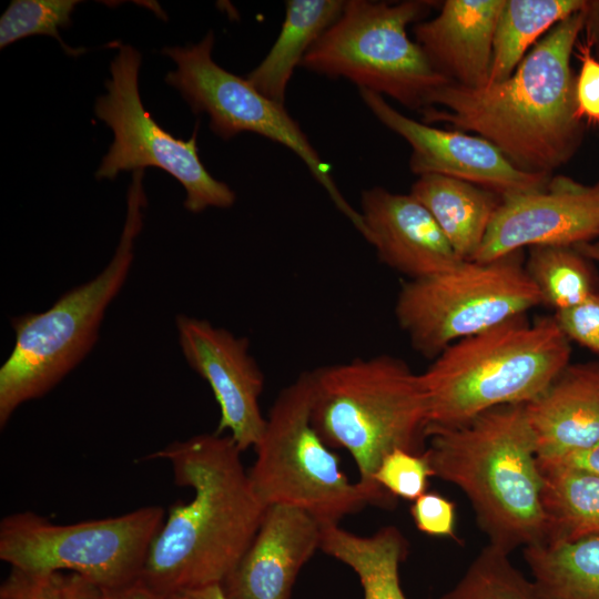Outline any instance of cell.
<instances>
[{
	"instance_id": "cell-18",
	"label": "cell",
	"mask_w": 599,
	"mask_h": 599,
	"mask_svg": "<svg viewBox=\"0 0 599 599\" xmlns=\"http://www.w3.org/2000/svg\"><path fill=\"white\" fill-rule=\"evenodd\" d=\"M506 0H446L432 20L414 28L416 43L449 82L488 84L496 23Z\"/></svg>"
},
{
	"instance_id": "cell-17",
	"label": "cell",
	"mask_w": 599,
	"mask_h": 599,
	"mask_svg": "<svg viewBox=\"0 0 599 599\" xmlns=\"http://www.w3.org/2000/svg\"><path fill=\"white\" fill-rule=\"evenodd\" d=\"M322 526L290 506H267L241 560L224 580L232 599H291L304 565L321 549Z\"/></svg>"
},
{
	"instance_id": "cell-30",
	"label": "cell",
	"mask_w": 599,
	"mask_h": 599,
	"mask_svg": "<svg viewBox=\"0 0 599 599\" xmlns=\"http://www.w3.org/2000/svg\"><path fill=\"white\" fill-rule=\"evenodd\" d=\"M575 49L580 62L575 87L577 115L585 124L599 126V59L583 38Z\"/></svg>"
},
{
	"instance_id": "cell-21",
	"label": "cell",
	"mask_w": 599,
	"mask_h": 599,
	"mask_svg": "<svg viewBox=\"0 0 599 599\" xmlns=\"http://www.w3.org/2000/svg\"><path fill=\"white\" fill-rule=\"evenodd\" d=\"M346 1L288 0L280 34L246 79L262 94L283 104L294 69L319 37L339 18Z\"/></svg>"
},
{
	"instance_id": "cell-31",
	"label": "cell",
	"mask_w": 599,
	"mask_h": 599,
	"mask_svg": "<svg viewBox=\"0 0 599 599\" xmlns=\"http://www.w3.org/2000/svg\"><path fill=\"white\" fill-rule=\"evenodd\" d=\"M0 599H63V572L11 568L0 586Z\"/></svg>"
},
{
	"instance_id": "cell-1",
	"label": "cell",
	"mask_w": 599,
	"mask_h": 599,
	"mask_svg": "<svg viewBox=\"0 0 599 599\" xmlns=\"http://www.w3.org/2000/svg\"><path fill=\"white\" fill-rule=\"evenodd\" d=\"M230 435L173 441L148 459H164L176 485L192 488L173 504L154 537L140 580L160 597L223 583L251 545L266 506L255 494Z\"/></svg>"
},
{
	"instance_id": "cell-23",
	"label": "cell",
	"mask_w": 599,
	"mask_h": 599,
	"mask_svg": "<svg viewBox=\"0 0 599 599\" xmlns=\"http://www.w3.org/2000/svg\"><path fill=\"white\" fill-rule=\"evenodd\" d=\"M524 549L538 599H599V535Z\"/></svg>"
},
{
	"instance_id": "cell-25",
	"label": "cell",
	"mask_w": 599,
	"mask_h": 599,
	"mask_svg": "<svg viewBox=\"0 0 599 599\" xmlns=\"http://www.w3.org/2000/svg\"><path fill=\"white\" fill-rule=\"evenodd\" d=\"M586 0H506L493 41L488 84L509 78L527 49L547 30L580 11Z\"/></svg>"
},
{
	"instance_id": "cell-8",
	"label": "cell",
	"mask_w": 599,
	"mask_h": 599,
	"mask_svg": "<svg viewBox=\"0 0 599 599\" xmlns=\"http://www.w3.org/2000/svg\"><path fill=\"white\" fill-rule=\"evenodd\" d=\"M311 402V375L305 370L271 406L248 476L264 506H290L321 526L339 525L344 517L372 506L370 499L348 479L339 456L314 428Z\"/></svg>"
},
{
	"instance_id": "cell-26",
	"label": "cell",
	"mask_w": 599,
	"mask_h": 599,
	"mask_svg": "<svg viewBox=\"0 0 599 599\" xmlns=\"http://www.w3.org/2000/svg\"><path fill=\"white\" fill-rule=\"evenodd\" d=\"M589 262L572 246H535L529 248L525 268L542 304L559 312L598 292Z\"/></svg>"
},
{
	"instance_id": "cell-7",
	"label": "cell",
	"mask_w": 599,
	"mask_h": 599,
	"mask_svg": "<svg viewBox=\"0 0 599 599\" xmlns=\"http://www.w3.org/2000/svg\"><path fill=\"white\" fill-rule=\"evenodd\" d=\"M432 6V1L418 0L346 1L339 18L311 47L301 65L326 77L346 78L359 89L422 112L433 93L449 83L407 35V26Z\"/></svg>"
},
{
	"instance_id": "cell-36",
	"label": "cell",
	"mask_w": 599,
	"mask_h": 599,
	"mask_svg": "<svg viewBox=\"0 0 599 599\" xmlns=\"http://www.w3.org/2000/svg\"><path fill=\"white\" fill-rule=\"evenodd\" d=\"M581 11L583 17L581 35L599 59V0H586Z\"/></svg>"
},
{
	"instance_id": "cell-15",
	"label": "cell",
	"mask_w": 599,
	"mask_h": 599,
	"mask_svg": "<svg viewBox=\"0 0 599 599\" xmlns=\"http://www.w3.org/2000/svg\"><path fill=\"white\" fill-rule=\"evenodd\" d=\"M175 325L186 363L206 380L220 408L215 433L227 430L241 451L254 448L266 423L260 408L265 378L247 338L183 314Z\"/></svg>"
},
{
	"instance_id": "cell-19",
	"label": "cell",
	"mask_w": 599,
	"mask_h": 599,
	"mask_svg": "<svg viewBox=\"0 0 599 599\" xmlns=\"http://www.w3.org/2000/svg\"><path fill=\"white\" fill-rule=\"evenodd\" d=\"M538 461L557 460L599 443V363L568 365L525 404Z\"/></svg>"
},
{
	"instance_id": "cell-22",
	"label": "cell",
	"mask_w": 599,
	"mask_h": 599,
	"mask_svg": "<svg viewBox=\"0 0 599 599\" xmlns=\"http://www.w3.org/2000/svg\"><path fill=\"white\" fill-rule=\"evenodd\" d=\"M321 549L348 566L358 577L364 599H407L399 580V566L408 542L395 526L370 536H358L339 525L322 526Z\"/></svg>"
},
{
	"instance_id": "cell-38",
	"label": "cell",
	"mask_w": 599,
	"mask_h": 599,
	"mask_svg": "<svg viewBox=\"0 0 599 599\" xmlns=\"http://www.w3.org/2000/svg\"><path fill=\"white\" fill-rule=\"evenodd\" d=\"M103 591L105 599H161L140 579L130 585L114 589H103Z\"/></svg>"
},
{
	"instance_id": "cell-14",
	"label": "cell",
	"mask_w": 599,
	"mask_h": 599,
	"mask_svg": "<svg viewBox=\"0 0 599 599\" xmlns=\"http://www.w3.org/2000/svg\"><path fill=\"white\" fill-rule=\"evenodd\" d=\"M359 94L373 114L412 148L409 167L417 175L455 177L500 197L545 189L550 174L530 173L516 167L489 141L459 130H441L413 120L367 89Z\"/></svg>"
},
{
	"instance_id": "cell-27",
	"label": "cell",
	"mask_w": 599,
	"mask_h": 599,
	"mask_svg": "<svg viewBox=\"0 0 599 599\" xmlns=\"http://www.w3.org/2000/svg\"><path fill=\"white\" fill-rule=\"evenodd\" d=\"M439 599H538L532 581L511 564L509 554L488 544L460 580Z\"/></svg>"
},
{
	"instance_id": "cell-6",
	"label": "cell",
	"mask_w": 599,
	"mask_h": 599,
	"mask_svg": "<svg viewBox=\"0 0 599 599\" xmlns=\"http://www.w3.org/2000/svg\"><path fill=\"white\" fill-rule=\"evenodd\" d=\"M144 170L134 171L128 190L126 219L109 264L94 278L63 294L41 313L11 319L14 346L0 367V426L17 408L58 385L90 353L105 311L120 292L133 261L134 240L143 224Z\"/></svg>"
},
{
	"instance_id": "cell-4",
	"label": "cell",
	"mask_w": 599,
	"mask_h": 599,
	"mask_svg": "<svg viewBox=\"0 0 599 599\" xmlns=\"http://www.w3.org/2000/svg\"><path fill=\"white\" fill-rule=\"evenodd\" d=\"M309 375L314 428L327 446L351 454L357 484L372 506L395 507L397 499L374 481V474L395 449L426 450L429 413L420 374L382 354L318 367Z\"/></svg>"
},
{
	"instance_id": "cell-10",
	"label": "cell",
	"mask_w": 599,
	"mask_h": 599,
	"mask_svg": "<svg viewBox=\"0 0 599 599\" xmlns=\"http://www.w3.org/2000/svg\"><path fill=\"white\" fill-rule=\"evenodd\" d=\"M161 506L75 524H53L33 512L0 522V559L30 571L72 572L102 589L141 578L150 546L165 519Z\"/></svg>"
},
{
	"instance_id": "cell-13",
	"label": "cell",
	"mask_w": 599,
	"mask_h": 599,
	"mask_svg": "<svg viewBox=\"0 0 599 599\" xmlns=\"http://www.w3.org/2000/svg\"><path fill=\"white\" fill-rule=\"evenodd\" d=\"M598 236L599 183L559 175L542 190L501 197L470 261H495L522 247H573Z\"/></svg>"
},
{
	"instance_id": "cell-11",
	"label": "cell",
	"mask_w": 599,
	"mask_h": 599,
	"mask_svg": "<svg viewBox=\"0 0 599 599\" xmlns=\"http://www.w3.org/2000/svg\"><path fill=\"white\" fill-rule=\"evenodd\" d=\"M118 54L111 61L106 93L97 99L94 113L113 132V142L95 172L98 180H114L120 172L153 166L180 182L186 191L184 206L192 213L207 207H231L236 195L214 179L200 160L196 134L184 141L161 128L144 109L139 92L141 53L115 42Z\"/></svg>"
},
{
	"instance_id": "cell-20",
	"label": "cell",
	"mask_w": 599,
	"mask_h": 599,
	"mask_svg": "<svg viewBox=\"0 0 599 599\" xmlns=\"http://www.w3.org/2000/svg\"><path fill=\"white\" fill-rule=\"evenodd\" d=\"M432 214L456 254L470 261L500 202L473 183L439 174L420 175L409 192Z\"/></svg>"
},
{
	"instance_id": "cell-24",
	"label": "cell",
	"mask_w": 599,
	"mask_h": 599,
	"mask_svg": "<svg viewBox=\"0 0 599 599\" xmlns=\"http://www.w3.org/2000/svg\"><path fill=\"white\" fill-rule=\"evenodd\" d=\"M539 468L547 520L544 542L599 535V476L564 466L539 465Z\"/></svg>"
},
{
	"instance_id": "cell-3",
	"label": "cell",
	"mask_w": 599,
	"mask_h": 599,
	"mask_svg": "<svg viewBox=\"0 0 599 599\" xmlns=\"http://www.w3.org/2000/svg\"><path fill=\"white\" fill-rule=\"evenodd\" d=\"M434 477L468 498L489 544L510 554L546 540L544 477L525 405L489 409L456 427L429 426Z\"/></svg>"
},
{
	"instance_id": "cell-5",
	"label": "cell",
	"mask_w": 599,
	"mask_h": 599,
	"mask_svg": "<svg viewBox=\"0 0 599 599\" xmlns=\"http://www.w3.org/2000/svg\"><path fill=\"white\" fill-rule=\"evenodd\" d=\"M554 316L510 318L444 349L420 374L429 426L456 427L504 405H525L569 365Z\"/></svg>"
},
{
	"instance_id": "cell-28",
	"label": "cell",
	"mask_w": 599,
	"mask_h": 599,
	"mask_svg": "<svg viewBox=\"0 0 599 599\" xmlns=\"http://www.w3.org/2000/svg\"><path fill=\"white\" fill-rule=\"evenodd\" d=\"M80 1L77 0H13L0 18V48L30 37L49 35L58 40L62 49L73 57L83 49L65 44L59 30L71 24V14Z\"/></svg>"
},
{
	"instance_id": "cell-12",
	"label": "cell",
	"mask_w": 599,
	"mask_h": 599,
	"mask_svg": "<svg viewBox=\"0 0 599 599\" xmlns=\"http://www.w3.org/2000/svg\"><path fill=\"white\" fill-rule=\"evenodd\" d=\"M214 33L196 44L164 48L162 53L176 63L165 82L179 90L195 114L210 118L211 130L230 140L241 132H252L293 151L327 191L337 209L362 234L363 219L335 185L331 167L322 161L298 123L284 105L258 92L246 78L233 74L212 59Z\"/></svg>"
},
{
	"instance_id": "cell-29",
	"label": "cell",
	"mask_w": 599,
	"mask_h": 599,
	"mask_svg": "<svg viewBox=\"0 0 599 599\" xmlns=\"http://www.w3.org/2000/svg\"><path fill=\"white\" fill-rule=\"evenodd\" d=\"M434 476L425 455L403 449L387 454L374 474V481L394 498L415 500L427 491Z\"/></svg>"
},
{
	"instance_id": "cell-32",
	"label": "cell",
	"mask_w": 599,
	"mask_h": 599,
	"mask_svg": "<svg viewBox=\"0 0 599 599\" xmlns=\"http://www.w3.org/2000/svg\"><path fill=\"white\" fill-rule=\"evenodd\" d=\"M554 318L569 341L599 353V292L575 306L555 312Z\"/></svg>"
},
{
	"instance_id": "cell-33",
	"label": "cell",
	"mask_w": 599,
	"mask_h": 599,
	"mask_svg": "<svg viewBox=\"0 0 599 599\" xmlns=\"http://www.w3.org/2000/svg\"><path fill=\"white\" fill-rule=\"evenodd\" d=\"M410 516L416 528L428 536H455L456 505L436 491H426L414 500Z\"/></svg>"
},
{
	"instance_id": "cell-35",
	"label": "cell",
	"mask_w": 599,
	"mask_h": 599,
	"mask_svg": "<svg viewBox=\"0 0 599 599\" xmlns=\"http://www.w3.org/2000/svg\"><path fill=\"white\" fill-rule=\"evenodd\" d=\"M63 599H105L97 583L72 572H63Z\"/></svg>"
},
{
	"instance_id": "cell-2",
	"label": "cell",
	"mask_w": 599,
	"mask_h": 599,
	"mask_svg": "<svg viewBox=\"0 0 599 599\" xmlns=\"http://www.w3.org/2000/svg\"><path fill=\"white\" fill-rule=\"evenodd\" d=\"M581 10L557 23L506 80L479 89L449 82L436 90L422 111L425 123L473 132L526 172L550 174L566 164L586 126L577 115L570 64L582 33Z\"/></svg>"
},
{
	"instance_id": "cell-34",
	"label": "cell",
	"mask_w": 599,
	"mask_h": 599,
	"mask_svg": "<svg viewBox=\"0 0 599 599\" xmlns=\"http://www.w3.org/2000/svg\"><path fill=\"white\" fill-rule=\"evenodd\" d=\"M539 465H555L580 469L599 476V443L552 461H538Z\"/></svg>"
},
{
	"instance_id": "cell-39",
	"label": "cell",
	"mask_w": 599,
	"mask_h": 599,
	"mask_svg": "<svg viewBox=\"0 0 599 599\" xmlns=\"http://www.w3.org/2000/svg\"><path fill=\"white\" fill-rule=\"evenodd\" d=\"M590 262L599 264V241H591L573 246Z\"/></svg>"
},
{
	"instance_id": "cell-16",
	"label": "cell",
	"mask_w": 599,
	"mask_h": 599,
	"mask_svg": "<svg viewBox=\"0 0 599 599\" xmlns=\"http://www.w3.org/2000/svg\"><path fill=\"white\" fill-rule=\"evenodd\" d=\"M361 207L362 235L379 261L407 281L448 272L464 261L432 214L412 194L373 187L363 191Z\"/></svg>"
},
{
	"instance_id": "cell-9",
	"label": "cell",
	"mask_w": 599,
	"mask_h": 599,
	"mask_svg": "<svg viewBox=\"0 0 599 599\" xmlns=\"http://www.w3.org/2000/svg\"><path fill=\"white\" fill-rule=\"evenodd\" d=\"M542 304L521 263V252L490 262L463 261L426 278L406 281L395 317L410 345L435 358L451 344Z\"/></svg>"
},
{
	"instance_id": "cell-37",
	"label": "cell",
	"mask_w": 599,
	"mask_h": 599,
	"mask_svg": "<svg viewBox=\"0 0 599 599\" xmlns=\"http://www.w3.org/2000/svg\"><path fill=\"white\" fill-rule=\"evenodd\" d=\"M161 599H232L223 583H212L201 587L177 590Z\"/></svg>"
}]
</instances>
